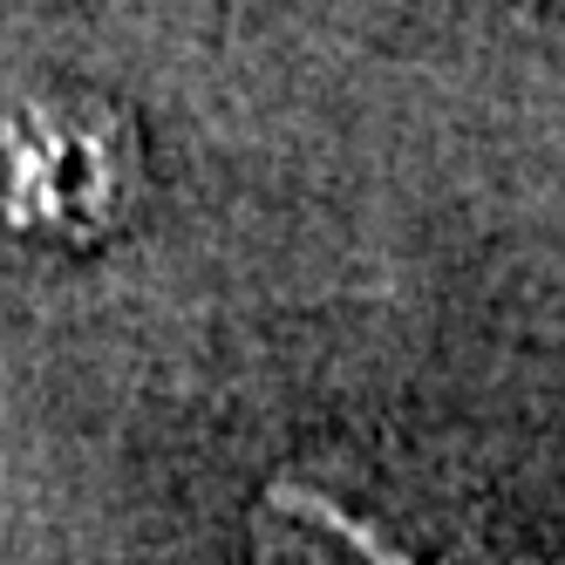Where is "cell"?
I'll return each mask as SVG.
<instances>
[{"mask_svg":"<svg viewBox=\"0 0 565 565\" xmlns=\"http://www.w3.org/2000/svg\"><path fill=\"white\" fill-rule=\"evenodd\" d=\"M137 198V130L89 96L0 109V212L28 232H109Z\"/></svg>","mask_w":565,"mask_h":565,"instance_id":"cell-1","label":"cell"},{"mask_svg":"<svg viewBox=\"0 0 565 565\" xmlns=\"http://www.w3.org/2000/svg\"><path fill=\"white\" fill-rule=\"evenodd\" d=\"M539 8H552V14H565V0H539Z\"/></svg>","mask_w":565,"mask_h":565,"instance_id":"cell-2","label":"cell"}]
</instances>
